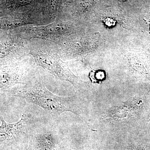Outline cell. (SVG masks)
Segmentation results:
<instances>
[{
	"label": "cell",
	"mask_w": 150,
	"mask_h": 150,
	"mask_svg": "<svg viewBox=\"0 0 150 150\" xmlns=\"http://www.w3.org/2000/svg\"><path fill=\"white\" fill-rule=\"evenodd\" d=\"M13 95L36 105L53 115H59L71 112L80 116L81 109L76 96L65 97L58 96L46 88L38 68L24 84L15 90Z\"/></svg>",
	"instance_id": "6da1fadb"
},
{
	"label": "cell",
	"mask_w": 150,
	"mask_h": 150,
	"mask_svg": "<svg viewBox=\"0 0 150 150\" xmlns=\"http://www.w3.org/2000/svg\"><path fill=\"white\" fill-rule=\"evenodd\" d=\"M29 55L33 58L36 67H40L60 81H68L76 89H83L86 83L74 75L66 62H64L59 45L41 40L28 41Z\"/></svg>",
	"instance_id": "7a4b0ae2"
},
{
	"label": "cell",
	"mask_w": 150,
	"mask_h": 150,
	"mask_svg": "<svg viewBox=\"0 0 150 150\" xmlns=\"http://www.w3.org/2000/svg\"><path fill=\"white\" fill-rule=\"evenodd\" d=\"M12 30L14 34L25 40L39 39L58 45L65 40L68 30L60 19L56 18L53 22L46 25H26Z\"/></svg>",
	"instance_id": "3957f363"
},
{
	"label": "cell",
	"mask_w": 150,
	"mask_h": 150,
	"mask_svg": "<svg viewBox=\"0 0 150 150\" xmlns=\"http://www.w3.org/2000/svg\"><path fill=\"white\" fill-rule=\"evenodd\" d=\"M55 17L51 15L28 11L9 17L0 18V29L13 30L28 25H44L53 22Z\"/></svg>",
	"instance_id": "277c9868"
},
{
	"label": "cell",
	"mask_w": 150,
	"mask_h": 150,
	"mask_svg": "<svg viewBox=\"0 0 150 150\" xmlns=\"http://www.w3.org/2000/svg\"><path fill=\"white\" fill-rule=\"evenodd\" d=\"M0 142L10 139L20 134L23 129L25 124V118L24 116L16 123H7L2 118H0Z\"/></svg>",
	"instance_id": "5b68a950"
},
{
	"label": "cell",
	"mask_w": 150,
	"mask_h": 150,
	"mask_svg": "<svg viewBox=\"0 0 150 150\" xmlns=\"http://www.w3.org/2000/svg\"><path fill=\"white\" fill-rule=\"evenodd\" d=\"M55 143L54 139L50 135L45 134L39 137L38 140L39 150H54Z\"/></svg>",
	"instance_id": "8992f818"
},
{
	"label": "cell",
	"mask_w": 150,
	"mask_h": 150,
	"mask_svg": "<svg viewBox=\"0 0 150 150\" xmlns=\"http://www.w3.org/2000/svg\"><path fill=\"white\" fill-rule=\"evenodd\" d=\"M105 24L108 27H113L115 25L116 21L114 19L111 18H107L104 19L103 20Z\"/></svg>",
	"instance_id": "52a82bcc"
}]
</instances>
